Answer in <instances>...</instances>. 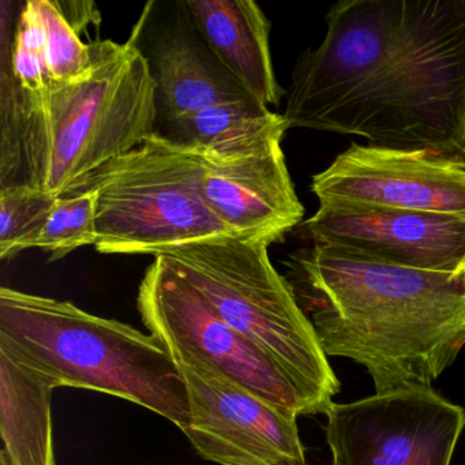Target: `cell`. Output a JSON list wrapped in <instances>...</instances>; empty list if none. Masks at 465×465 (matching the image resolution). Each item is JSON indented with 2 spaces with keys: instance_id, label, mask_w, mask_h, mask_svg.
Masks as SVG:
<instances>
[{
  "instance_id": "obj_1",
  "label": "cell",
  "mask_w": 465,
  "mask_h": 465,
  "mask_svg": "<svg viewBox=\"0 0 465 465\" xmlns=\"http://www.w3.org/2000/svg\"><path fill=\"white\" fill-rule=\"evenodd\" d=\"M293 67L288 127L462 154L465 0H341Z\"/></svg>"
},
{
  "instance_id": "obj_2",
  "label": "cell",
  "mask_w": 465,
  "mask_h": 465,
  "mask_svg": "<svg viewBox=\"0 0 465 465\" xmlns=\"http://www.w3.org/2000/svg\"><path fill=\"white\" fill-rule=\"evenodd\" d=\"M287 265L326 355L366 367L377 393L431 386L464 348V274L400 268L325 243L298 250Z\"/></svg>"
},
{
  "instance_id": "obj_3",
  "label": "cell",
  "mask_w": 465,
  "mask_h": 465,
  "mask_svg": "<svg viewBox=\"0 0 465 465\" xmlns=\"http://www.w3.org/2000/svg\"><path fill=\"white\" fill-rule=\"evenodd\" d=\"M92 48L84 74L43 94L0 73V189L61 197L156 133V86L140 50L132 40Z\"/></svg>"
},
{
  "instance_id": "obj_4",
  "label": "cell",
  "mask_w": 465,
  "mask_h": 465,
  "mask_svg": "<svg viewBox=\"0 0 465 465\" xmlns=\"http://www.w3.org/2000/svg\"><path fill=\"white\" fill-rule=\"evenodd\" d=\"M0 352L58 388L102 391L159 413L184 429L186 383L154 334L84 312L72 302L0 290Z\"/></svg>"
},
{
  "instance_id": "obj_5",
  "label": "cell",
  "mask_w": 465,
  "mask_h": 465,
  "mask_svg": "<svg viewBox=\"0 0 465 465\" xmlns=\"http://www.w3.org/2000/svg\"><path fill=\"white\" fill-rule=\"evenodd\" d=\"M268 244L236 236L205 239L163 254L225 323L268 352L326 413L340 382L287 277L271 262Z\"/></svg>"
},
{
  "instance_id": "obj_6",
  "label": "cell",
  "mask_w": 465,
  "mask_h": 465,
  "mask_svg": "<svg viewBox=\"0 0 465 465\" xmlns=\"http://www.w3.org/2000/svg\"><path fill=\"white\" fill-rule=\"evenodd\" d=\"M77 189L94 193L100 254L159 257L190 242L233 236L203 201L195 149L156 133Z\"/></svg>"
},
{
  "instance_id": "obj_7",
  "label": "cell",
  "mask_w": 465,
  "mask_h": 465,
  "mask_svg": "<svg viewBox=\"0 0 465 465\" xmlns=\"http://www.w3.org/2000/svg\"><path fill=\"white\" fill-rule=\"evenodd\" d=\"M137 307L143 325L171 353L194 359L271 404L317 415L312 402L268 352L231 328L203 295L159 255L146 269Z\"/></svg>"
},
{
  "instance_id": "obj_8",
  "label": "cell",
  "mask_w": 465,
  "mask_h": 465,
  "mask_svg": "<svg viewBox=\"0 0 465 465\" xmlns=\"http://www.w3.org/2000/svg\"><path fill=\"white\" fill-rule=\"evenodd\" d=\"M331 465H450L465 410L431 386H405L325 413Z\"/></svg>"
},
{
  "instance_id": "obj_9",
  "label": "cell",
  "mask_w": 465,
  "mask_h": 465,
  "mask_svg": "<svg viewBox=\"0 0 465 465\" xmlns=\"http://www.w3.org/2000/svg\"><path fill=\"white\" fill-rule=\"evenodd\" d=\"M186 383L190 421L182 432L219 465H309L298 415L194 359L171 353Z\"/></svg>"
},
{
  "instance_id": "obj_10",
  "label": "cell",
  "mask_w": 465,
  "mask_h": 465,
  "mask_svg": "<svg viewBox=\"0 0 465 465\" xmlns=\"http://www.w3.org/2000/svg\"><path fill=\"white\" fill-rule=\"evenodd\" d=\"M287 130L284 124L232 145L195 149L203 201L236 238L271 246L303 219L282 146Z\"/></svg>"
},
{
  "instance_id": "obj_11",
  "label": "cell",
  "mask_w": 465,
  "mask_h": 465,
  "mask_svg": "<svg viewBox=\"0 0 465 465\" xmlns=\"http://www.w3.org/2000/svg\"><path fill=\"white\" fill-rule=\"evenodd\" d=\"M320 205L375 206L465 219V154L352 143L312 176Z\"/></svg>"
},
{
  "instance_id": "obj_12",
  "label": "cell",
  "mask_w": 465,
  "mask_h": 465,
  "mask_svg": "<svg viewBox=\"0 0 465 465\" xmlns=\"http://www.w3.org/2000/svg\"><path fill=\"white\" fill-rule=\"evenodd\" d=\"M129 40L156 86V132L212 105L255 99L212 50L186 0L149 2Z\"/></svg>"
},
{
  "instance_id": "obj_13",
  "label": "cell",
  "mask_w": 465,
  "mask_h": 465,
  "mask_svg": "<svg viewBox=\"0 0 465 465\" xmlns=\"http://www.w3.org/2000/svg\"><path fill=\"white\" fill-rule=\"evenodd\" d=\"M312 243L378 262L438 273H465V219L375 206L320 205L303 224Z\"/></svg>"
},
{
  "instance_id": "obj_14",
  "label": "cell",
  "mask_w": 465,
  "mask_h": 465,
  "mask_svg": "<svg viewBox=\"0 0 465 465\" xmlns=\"http://www.w3.org/2000/svg\"><path fill=\"white\" fill-rule=\"evenodd\" d=\"M220 61L266 107L282 102L272 61L271 21L254 0H186Z\"/></svg>"
},
{
  "instance_id": "obj_15",
  "label": "cell",
  "mask_w": 465,
  "mask_h": 465,
  "mask_svg": "<svg viewBox=\"0 0 465 465\" xmlns=\"http://www.w3.org/2000/svg\"><path fill=\"white\" fill-rule=\"evenodd\" d=\"M56 388L0 352V434L13 465H55L51 401Z\"/></svg>"
},
{
  "instance_id": "obj_16",
  "label": "cell",
  "mask_w": 465,
  "mask_h": 465,
  "mask_svg": "<svg viewBox=\"0 0 465 465\" xmlns=\"http://www.w3.org/2000/svg\"><path fill=\"white\" fill-rule=\"evenodd\" d=\"M284 124V116L252 99L203 108L171 122L156 134L182 148L213 149L258 137Z\"/></svg>"
},
{
  "instance_id": "obj_17",
  "label": "cell",
  "mask_w": 465,
  "mask_h": 465,
  "mask_svg": "<svg viewBox=\"0 0 465 465\" xmlns=\"http://www.w3.org/2000/svg\"><path fill=\"white\" fill-rule=\"evenodd\" d=\"M96 239L94 193L77 189L56 197L39 227L18 244L17 254L29 249H42L50 252V262H54L80 247L94 246Z\"/></svg>"
},
{
  "instance_id": "obj_18",
  "label": "cell",
  "mask_w": 465,
  "mask_h": 465,
  "mask_svg": "<svg viewBox=\"0 0 465 465\" xmlns=\"http://www.w3.org/2000/svg\"><path fill=\"white\" fill-rule=\"evenodd\" d=\"M56 197L26 186L0 189V258L12 260L18 244L39 227Z\"/></svg>"
},
{
  "instance_id": "obj_19",
  "label": "cell",
  "mask_w": 465,
  "mask_h": 465,
  "mask_svg": "<svg viewBox=\"0 0 465 465\" xmlns=\"http://www.w3.org/2000/svg\"><path fill=\"white\" fill-rule=\"evenodd\" d=\"M47 34L48 66L54 84L80 77L91 66L94 48L84 43L53 0H39Z\"/></svg>"
},
{
  "instance_id": "obj_20",
  "label": "cell",
  "mask_w": 465,
  "mask_h": 465,
  "mask_svg": "<svg viewBox=\"0 0 465 465\" xmlns=\"http://www.w3.org/2000/svg\"><path fill=\"white\" fill-rule=\"evenodd\" d=\"M0 465H13L12 461H10L9 456H7L6 451L2 449L0 451Z\"/></svg>"
},
{
  "instance_id": "obj_21",
  "label": "cell",
  "mask_w": 465,
  "mask_h": 465,
  "mask_svg": "<svg viewBox=\"0 0 465 465\" xmlns=\"http://www.w3.org/2000/svg\"><path fill=\"white\" fill-rule=\"evenodd\" d=\"M464 282H465V273H464Z\"/></svg>"
},
{
  "instance_id": "obj_22",
  "label": "cell",
  "mask_w": 465,
  "mask_h": 465,
  "mask_svg": "<svg viewBox=\"0 0 465 465\" xmlns=\"http://www.w3.org/2000/svg\"><path fill=\"white\" fill-rule=\"evenodd\" d=\"M464 154H465V149H464Z\"/></svg>"
}]
</instances>
